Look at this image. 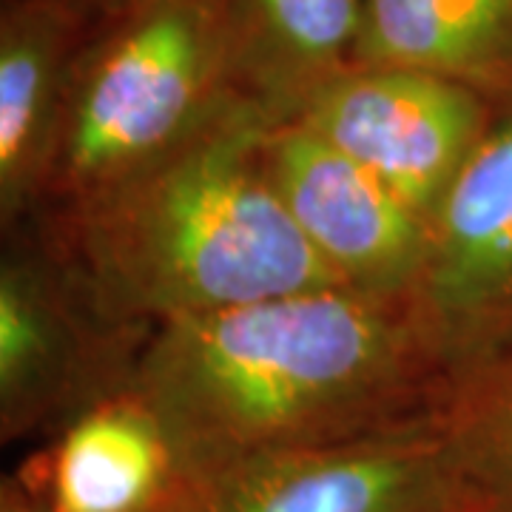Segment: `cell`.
Segmentation results:
<instances>
[{
  "label": "cell",
  "instance_id": "6da1fadb",
  "mask_svg": "<svg viewBox=\"0 0 512 512\" xmlns=\"http://www.w3.org/2000/svg\"><path fill=\"white\" fill-rule=\"evenodd\" d=\"M128 387L165 427L183 476L390 430L433 413L447 393L404 299L353 288L151 328Z\"/></svg>",
  "mask_w": 512,
  "mask_h": 512
},
{
  "label": "cell",
  "instance_id": "7a4b0ae2",
  "mask_svg": "<svg viewBox=\"0 0 512 512\" xmlns=\"http://www.w3.org/2000/svg\"><path fill=\"white\" fill-rule=\"evenodd\" d=\"M268 128L234 103L188 146L63 208V254L103 322L151 330L276 296L345 288L262 165Z\"/></svg>",
  "mask_w": 512,
  "mask_h": 512
},
{
  "label": "cell",
  "instance_id": "3957f363",
  "mask_svg": "<svg viewBox=\"0 0 512 512\" xmlns=\"http://www.w3.org/2000/svg\"><path fill=\"white\" fill-rule=\"evenodd\" d=\"M231 106L222 0H131L80 52L49 202L160 163Z\"/></svg>",
  "mask_w": 512,
  "mask_h": 512
},
{
  "label": "cell",
  "instance_id": "277c9868",
  "mask_svg": "<svg viewBox=\"0 0 512 512\" xmlns=\"http://www.w3.org/2000/svg\"><path fill=\"white\" fill-rule=\"evenodd\" d=\"M404 308L447 390L512 345V106L427 217Z\"/></svg>",
  "mask_w": 512,
  "mask_h": 512
},
{
  "label": "cell",
  "instance_id": "5b68a950",
  "mask_svg": "<svg viewBox=\"0 0 512 512\" xmlns=\"http://www.w3.org/2000/svg\"><path fill=\"white\" fill-rule=\"evenodd\" d=\"M160 512H461L436 410L359 439L185 473Z\"/></svg>",
  "mask_w": 512,
  "mask_h": 512
},
{
  "label": "cell",
  "instance_id": "8992f818",
  "mask_svg": "<svg viewBox=\"0 0 512 512\" xmlns=\"http://www.w3.org/2000/svg\"><path fill=\"white\" fill-rule=\"evenodd\" d=\"M495 114L487 97L436 74L353 66L291 123L348 154L427 220Z\"/></svg>",
  "mask_w": 512,
  "mask_h": 512
},
{
  "label": "cell",
  "instance_id": "52a82bcc",
  "mask_svg": "<svg viewBox=\"0 0 512 512\" xmlns=\"http://www.w3.org/2000/svg\"><path fill=\"white\" fill-rule=\"evenodd\" d=\"M262 165L302 237L345 288L384 299L410 293L427 220L382 180L299 123L268 131Z\"/></svg>",
  "mask_w": 512,
  "mask_h": 512
},
{
  "label": "cell",
  "instance_id": "ba28073f",
  "mask_svg": "<svg viewBox=\"0 0 512 512\" xmlns=\"http://www.w3.org/2000/svg\"><path fill=\"white\" fill-rule=\"evenodd\" d=\"M103 322L60 256L9 251L0 265V430L23 439L128 384L100 353Z\"/></svg>",
  "mask_w": 512,
  "mask_h": 512
},
{
  "label": "cell",
  "instance_id": "9c48e42d",
  "mask_svg": "<svg viewBox=\"0 0 512 512\" xmlns=\"http://www.w3.org/2000/svg\"><path fill=\"white\" fill-rule=\"evenodd\" d=\"M80 15L60 0H15L0 20V220L49 202L80 60Z\"/></svg>",
  "mask_w": 512,
  "mask_h": 512
},
{
  "label": "cell",
  "instance_id": "30bf717a",
  "mask_svg": "<svg viewBox=\"0 0 512 512\" xmlns=\"http://www.w3.org/2000/svg\"><path fill=\"white\" fill-rule=\"evenodd\" d=\"M365 0H222L231 97L268 128L356 66Z\"/></svg>",
  "mask_w": 512,
  "mask_h": 512
},
{
  "label": "cell",
  "instance_id": "8fae6325",
  "mask_svg": "<svg viewBox=\"0 0 512 512\" xmlns=\"http://www.w3.org/2000/svg\"><path fill=\"white\" fill-rule=\"evenodd\" d=\"M183 478L165 427L131 387L89 404L46 458L52 512H160Z\"/></svg>",
  "mask_w": 512,
  "mask_h": 512
},
{
  "label": "cell",
  "instance_id": "7c38bea8",
  "mask_svg": "<svg viewBox=\"0 0 512 512\" xmlns=\"http://www.w3.org/2000/svg\"><path fill=\"white\" fill-rule=\"evenodd\" d=\"M356 66L453 80L512 106V0H365Z\"/></svg>",
  "mask_w": 512,
  "mask_h": 512
},
{
  "label": "cell",
  "instance_id": "4fadbf2b",
  "mask_svg": "<svg viewBox=\"0 0 512 512\" xmlns=\"http://www.w3.org/2000/svg\"><path fill=\"white\" fill-rule=\"evenodd\" d=\"M461 512H512V345L456 382L436 407Z\"/></svg>",
  "mask_w": 512,
  "mask_h": 512
},
{
  "label": "cell",
  "instance_id": "5bb4252c",
  "mask_svg": "<svg viewBox=\"0 0 512 512\" xmlns=\"http://www.w3.org/2000/svg\"><path fill=\"white\" fill-rule=\"evenodd\" d=\"M60 3H66V6L74 9L80 18H83V12H86V9H103L109 18H114L117 12H123V9H126L131 0H60Z\"/></svg>",
  "mask_w": 512,
  "mask_h": 512
},
{
  "label": "cell",
  "instance_id": "9a60e30c",
  "mask_svg": "<svg viewBox=\"0 0 512 512\" xmlns=\"http://www.w3.org/2000/svg\"><path fill=\"white\" fill-rule=\"evenodd\" d=\"M0 512H52L46 504H35V501H29L26 495H20L18 490H6L3 493V507Z\"/></svg>",
  "mask_w": 512,
  "mask_h": 512
}]
</instances>
